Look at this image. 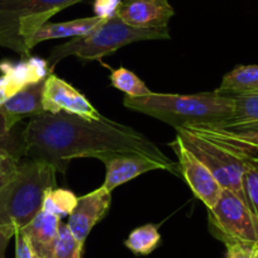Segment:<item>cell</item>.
<instances>
[{"mask_svg":"<svg viewBox=\"0 0 258 258\" xmlns=\"http://www.w3.org/2000/svg\"><path fill=\"white\" fill-rule=\"evenodd\" d=\"M24 157L47 162L64 173L75 158L103 160L114 153H140L163 163L168 172L180 175L177 163L171 161L157 145L132 126L103 116L89 120L64 111L32 116L23 129Z\"/></svg>","mask_w":258,"mask_h":258,"instance_id":"6da1fadb","label":"cell"},{"mask_svg":"<svg viewBox=\"0 0 258 258\" xmlns=\"http://www.w3.org/2000/svg\"><path fill=\"white\" fill-rule=\"evenodd\" d=\"M123 104L131 110L147 114L176 129L191 125H220L233 113L232 96L217 90L191 95L152 91L142 98L125 95Z\"/></svg>","mask_w":258,"mask_h":258,"instance_id":"7a4b0ae2","label":"cell"},{"mask_svg":"<svg viewBox=\"0 0 258 258\" xmlns=\"http://www.w3.org/2000/svg\"><path fill=\"white\" fill-rule=\"evenodd\" d=\"M56 168L47 162L21 161L0 190V225L23 229L43 208L44 192L56 187Z\"/></svg>","mask_w":258,"mask_h":258,"instance_id":"3957f363","label":"cell"},{"mask_svg":"<svg viewBox=\"0 0 258 258\" xmlns=\"http://www.w3.org/2000/svg\"><path fill=\"white\" fill-rule=\"evenodd\" d=\"M170 38L168 28H136L124 23L118 16H114L86 36L76 37L54 47L47 58V63L52 73L54 66L68 56H76L84 61H100L103 57L133 42Z\"/></svg>","mask_w":258,"mask_h":258,"instance_id":"277c9868","label":"cell"},{"mask_svg":"<svg viewBox=\"0 0 258 258\" xmlns=\"http://www.w3.org/2000/svg\"><path fill=\"white\" fill-rule=\"evenodd\" d=\"M76 4L74 0H0V47L23 58L31 57L27 43L49 19Z\"/></svg>","mask_w":258,"mask_h":258,"instance_id":"5b68a950","label":"cell"},{"mask_svg":"<svg viewBox=\"0 0 258 258\" xmlns=\"http://www.w3.org/2000/svg\"><path fill=\"white\" fill-rule=\"evenodd\" d=\"M209 230L224 244L258 242V220L248 205L230 190L223 188L217 204L208 209Z\"/></svg>","mask_w":258,"mask_h":258,"instance_id":"8992f818","label":"cell"},{"mask_svg":"<svg viewBox=\"0 0 258 258\" xmlns=\"http://www.w3.org/2000/svg\"><path fill=\"white\" fill-rule=\"evenodd\" d=\"M176 132L187 150L198 160L202 161L208 170L214 175L215 180L220 183V186L234 192L247 204L243 190L244 163L229 151L197 133L191 132L190 129L177 128Z\"/></svg>","mask_w":258,"mask_h":258,"instance_id":"52a82bcc","label":"cell"},{"mask_svg":"<svg viewBox=\"0 0 258 258\" xmlns=\"http://www.w3.org/2000/svg\"><path fill=\"white\" fill-rule=\"evenodd\" d=\"M170 147L178 160L180 175L185 178L194 195L202 200L208 209L214 207L223 191V187L215 180L214 175L187 150L178 136H176L175 141L170 143Z\"/></svg>","mask_w":258,"mask_h":258,"instance_id":"ba28073f","label":"cell"},{"mask_svg":"<svg viewBox=\"0 0 258 258\" xmlns=\"http://www.w3.org/2000/svg\"><path fill=\"white\" fill-rule=\"evenodd\" d=\"M42 104L46 113L56 114L64 111L89 120H99L103 118L85 95L52 73L44 80Z\"/></svg>","mask_w":258,"mask_h":258,"instance_id":"9c48e42d","label":"cell"},{"mask_svg":"<svg viewBox=\"0 0 258 258\" xmlns=\"http://www.w3.org/2000/svg\"><path fill=\"white\" fill-rule=\"evenodd\" d=\"M186 128L225 148L243 163L258 165V125L237 132L213 125H191Z\"/></svg>","mask_w":258,"mask_h":258,"instance_id":"30bf717a","label":"cell"},{"mask_svg":"<svg viewBox=\"0 0 258 258\" xmlns=\"http://www.w3.org/2000/svg\"><path fill=\"white\" fill-rule=\"evenodd\" d=\"M111 192L103 185L78 199L74 212L69 215V228L80 243H85L93 228L108 214Z\"/></svg>","mask_w":258,"mask_h":258,"instance_id":"8fae6325","label":"cell"},{"mask_svg":"<svg viewBox=\"0 0 258 258\" xmlns=\"http://www.w3.org/2000/svg\"><path fill=\"white\" fill-rule=\"evenodd\" d=\"M116 16L128 26L156 29L167 28L175 11L168 0H124Z\"/></svg>","mask_w":258,"mask_h":258,"instance_id":"7c38bea8","label":"cell"},{"mask_svg":"<svg viewBox=\"0 0 258 258\" xmlns=\"http://www.w3.org/2000/svg\"><path fill=\"white\" fill-rule=\"evenodd\" d=\"M0 105L29 84L44 80L51 74L48 63L38 57H28L19 63H0Z\"/></svg>","mask_w":258,"mask_h":258,"instance_id":"4fadbf2b","label":"cell"},{"mask_svg":"<svg viewBox=\"0 0 258 258\" xmlns=\"http://www.w3.org/2000/svg\"><path fill=\"white\" fill-rule=\"evenodd\" d=\"M106 173L103 186L111 191L121 183H125L145 172L155 170L168 171L163 163L140 153H114L101 160Z\"/></svg>","mask_w":258,"mask_h":258,"instance_id":"5bb4252c","label":"cell"},{"mask_svg":"<svg viewBox=\"0 0 258 258\" xmlns=\"http://www.w3.org/2000/svg\"><path fill=\"white\" fill-rule=\"evenodd\" d=\"M61 219L42 210L28 225L21 229L28 240L33 254L41 258H53Z\"/></svg>","mask_w":258,"mask_h":258,"instance_id":"9a60e30c","label":"cell"},{"mask_svg":"<svg viewBox=\"0 0 258 258\" xmlns=\"http://www.w3.org/2000/svg\"><path fill=\"white\" fill-rule=\"evenodd\" d=\"M106 19L99 18V17H88V18L74 19L70 22H62V23H49L41 27L31 39L27 43L29 52L34 48L38 43L43 41L56 38H76V37H83L93 32L96 27L100 26Z\"/></svg>","mask_w":258,"mask_h":258,"instance_id":"2e32d148","label":"cell"},{"mask_svg":"<svg viewBox=\"0 0 258 258\" xmlns=\"http://www.w3.org/2000/svg\"><path fill=\"white\" fill-rule=\"evenodd\" d=\"M44 80L29 84L26 88L14 94L6 103L0 105V111L6 113L17 121H22L24 116L32 118V116L44 113L43 104H42Z\"/></svg>","mask_w":258,"mask_h":258,"instance_id":"e0dca14e","label":"cell"},{"mask_svg":"<svg viewBox=\"0 0 258 258\" xmlns=\"http://www.w3.org/2000/svg\"><path fill=\"white\" fill-rule=\"evenodd\" d=\"M229 95L233 99L232 115L225 123L213 126L237 132L258 125V91L229 94Z\"/></svg>","mask_w":258,"mask_h":258,"instance_id":"ac0fdd59","label":"cell"},{"mask_svg":"<svg viewBox=\"0 0 258 258\" xmlns=\"http://www.w3.org/2000/svg\"><path fill=\"white\" fill-rule=\"evenodd\" d=\"M220 94H240L258 91V64L237 66L223 78L217 89Z\"/></svg>","mask_w":258,"mask_h":258,"instance_id":"d6986e66","label":"cell"},{"mask_svg":"<svg viewBox=\"0 0 258 258\" xmlns=\"http://www.w3.org/2000/svg\"><path fill=\"white\" fill-rule=\"evenodd\" d=\"M19 123L0 111V152L8 153L21 161L24 156V141L23 129L18 131L17 128Z\"/></svg>","mask_w":258,"mask_h":258,"instance_id":"ffe728a7","label":"cell"},{"mask_svg":"<svg viewBox=\"0 0 258 258\" xmlns=\"http://www.w3.org/2000/svg\"><path fill=\"white\" fill-rule=\"evenodd\" d=\"M160 242L161 234L158 232V225L145 224L131 232L128 238L124 240V245L135 254L147 255L158 247Z\"/></svg>","mask_w":258,"mask_h":258,"instance_id":"44dd1931","label":"cell"},{"mask_svg":"<svg viewBox=\"0 0 258 258\" xmlns=\"http://www.w3.org/2000/svg\"><path fill=\"white\" fill-rule=\"evenodd\" d=\"M78 199L75 194L66 188L52 187L44 192L43 208L42 210L56 215L59 219L68 217L75 209L78 204Z\"/></svg>","mask_w":258,"mask_h":258,"instance_id":"7402d4cb","label":"cell"},{"mask_svg":"<svg viewBox=\"0 0 258 258\" xmlns=\"http://www.w3.org/2000/svg\"><path fill=\"white\" fill-rule=\"evenodd\" d=\"M110 80L114 88L123 91L131 98H142L152 93L135 73L126 70L125 68H119L111 71Z\"/></svg>","mask_w":258,"mask_h":258,"instance_id":"603a6c76","label":"cell"},{"mask_svg":"<svg viewBox=\"0 0 258 258\" xmlns=\"http://www.w3.org/2000/svg\"><path fill=\"white\" fill-rule=\"evenodd\" d=\"M83 245L76 239L69 225L61 222L53 258H81Z\"/></svg>","mask_w":258,"mask_h":258,"instance_id":"cb8c5ba5","label":"cell"},{"mask_svg":"<svg viewBox=\"0 0 258 258\" xmlns=\"http://www.w3.org/2000/svg\"><path fill=\"white\" fill-rule=\"evenodd\" d=\"M245 171L243 177V190L245 202L250 212L258 220V165L244 163Z\"/></svg>","mask_w":258,"mask_h":258,"instance_id":"d4e9b609","label":"cell"},{"mask_svg":"<svg viewBox=\"0 0 258 258\" xmlns=\"http://www.w3.org/2000/svg\"><path fill=\"white\" fill-rule=\"evenodd\" d=\"M21 161L8 153L0 152V190L16 173Z\"/></svg>","mask_w":258,"mask_h":258,"instance_id":"484cf974","label":"cell"},{"mask_svg":"<svg viewBox=\"0 0 258 258\" xmlns=\"http://www.w3.org/2000/svg\"><path fill=\"white\" fill-rule=\"evenodd\" d=\"M258 243V242H257ZM255 244L252 243L234 242L225 244V258H254Z\"/></svg>","mask_w":258,"mask_h":258,"instance_id":"4316f807","label":"cell"},{"mask_svg":"<svg viewBox=\"0 0 258 258\" xmlns=\"http://www.w3.org/2000/svg\"><path fill=\"white\" fill-rule=\"evenodd\" d=\"M121 0H95L94 2V13L103 19H110L116 16Z\"/></svg>","mask_w":258,"mask_h":258,"instance_id":"83f0119b","label":"cell"},{"mask_svg":"<svg viewBox=\"0 0 258 258\" xmlns=\"http://www.w3.org/2000/svg\"><path fill=\"white\" fill-rule=\"evenodd\" d=\"M14 238H16V258H33V250L23 233L17 230Z\"/></svg>","mask_w":258,"mask_h":258,"instance_id":"f1b7e54d","label":"cell"},{"mask_svg":"<svg viewBox=\"0 0 258 258\" xmlns=\"http://www.w3.org/2000/svg\"><path fill=\"white\" fill-rule=\"evenodd\" d=\"M17 230L9 225H0V258H6V250L9 240L16 235Z\"/></svg>","mask_w":258,"mask_h":258,"instance_id":"f546056e","label":"cell"},{"mask_svg":"<svg viewBox=\"0 0 258 258\" xmlns=\"http://www.w3.org/2000/svg\"><path fill=\"white\" fill-rule=\"evenodd\" d=\"M254 258H258V243H257V245H255V255H254Z\"/></svg>","mask_w":258,"mask_h":258,"instance_id":"4dcf8cb0","label":"cell"},{"mask_svg":"<svg viewBox=\"0 0 258 258\" xmlns=\"http://www.w3.org/2000/svg\"><path fill=\"white\" fill-rule=\"evenodd\" d=\"M33 258H41V257H38V255H36V254H33Z\"/></svg>","mask_w":258,"mask_h":258,"instance_id":"1f68e13d","label":"cell"},{"mask_svg":"<svg viewBox=\"0 0 258 258\" xmlns=\"http://www.w3.org/2000/svg\"><path fill=\"white\" fill-rule=\"evenodd\" d=\"M74 2H75V3H79V2H81V0H74Z\"/></svg>","mask_w":258,"mask_h":258,"instance_id":"d6a6232c","label":"cell"}]
</instances>
